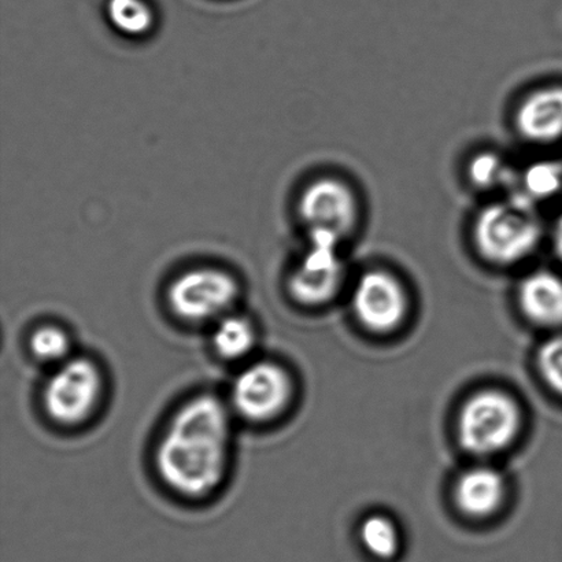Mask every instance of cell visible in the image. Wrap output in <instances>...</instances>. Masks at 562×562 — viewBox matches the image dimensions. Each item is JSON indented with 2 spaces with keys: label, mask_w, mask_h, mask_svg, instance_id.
<instances>
[{
  "label": "cell",
  "mask_w": 562,
  "mask_h": 562,
  "mask_svg": "<svg viewBox=\"0 0 562 562\" xmlns=\"http://www.w3.org/2000/svg\"><path fill=\"white\" fill-rule=\"evenodd\" d=\"M234 413L220 396H191L170 416L158 439L156 470L180 497H211L223 486L234 443Z\"/></svg>",
  "instance_id": "obj_1"
},
{
  "label": "cell",
  "mask_w": 562,
  "mask_h": 562,
  "mask_svg": "<svg viewBox=\"0 0 562 562\" xmlns=\"http://www.w3.org/2000/svg\"><path fill=\"white\" fill-rule=\"evenodd\" d=\"M472 238L479 255L494 266L527 260L543 238L537 203L516 190L506 200L483 207L473 222Z\"/></svg>",
  "instance_id": "obj_2"
},
{
  "label": "cell",
  "mask_w": 562,
  "mask_h": 562,
  "mask_svg": "<svg viewBox=\"0 0 562 562\" xmlns=\"http://www.w3.org/2000/svg\"><path fill=\"white\" fill-rule=\"evenodd\" d=\"M104 376L90 357L74 356L53 368L43 389V409L63 427H79L95 415L103 398Z\"/></svg>",
  "instance_id": "obj_3"
},
{
  "label": "cell",
  "mask_w": 562,
  "mask_h": 562,
  "mask_svg": "<svg viewBox=\"0 0 562 562\" xmlns=\"http://www.w3.org/2000/svg\"><path fill=\"white\" fill-rule=\"evenodd\" d=\"M240 284L224 269L201 267L179 274L167 291L170 312L190 324L216 323L233 313Z\"/></svg>",
  "instance_id": "obj_4"
},
{
  "label": "cell",
  "mask_w": 562,
  "mask_h": 562,
  "mask_svg": "<svg viewBox=\"0 0 562 562\" xmlns=\"http://www.w3.org/2000/svg\"><path fill=\"white\" fill-rule=\"evenodd\" d=\"M292 382L285 369L273 361H255L236 374L228 405L235 416L247 423L274 420L289 406Z\"/></svg>",
  "instance_id": "obj_5"
},
{
  "label": "cell",
  "mask_w": 562,
  "mask_h": 562,
  "mask_svg": "<svg viewBox=\"0 0 562 562\" xmlns=\"http://www.w3.org/2000/svg\"><path fill=\"white\" fill-rule=\"evenodd\" d=\"M520 413L508 395L484 391L464 405L459 422L462 448L473 454H493L515 439Z\"/></svg>",
  "instance_id": "obj_6"
},
{
  "label": "cell",
  "mask_w": 562,
  "mask_h": 562,
  "mask_svg": "<svg viewBox=\"0 0 562 562\" xmlns=\"http://www.w3.org/2000/svg\"><path fill=\"white\" fill-rule=\"evenodd\" d=\"M297 214L308 234H324L344 241L355 233L360 205L350 186L336 178L312 181L297 202Z\"/></svg>",
  "instance_id": "obj_7"
},
{
  "label": "cell",
  "mask_w": 562,
  "mask_h": 562,
  "mask_svg": "<svg viewBox=\"0 0 562 562\" xmlns=\"http://www.w3.org/2000/svg\"><path fill=\"white\" fill-rule=\"evenodd\" d=\"M311 245L289 279L292 297L303 305H322L336 294L344 280L341 241L330 235L308 234Z\"/></svg>",
  "instance_id": "obj_8"
},
{
  "label": "cell",
  "mask_w": 562,
  "mask_h": 562,
  "mask_svg": "<svg viewBox=\"0 0 562 562\" xmlns=\"http://www.w3.org/2000/svg\"><path fill=\"white\" fill-rule=\"evenodd\" d=\"M352 305L363 325L378 333H385L398 327L405 316V290L391 273L368 272L358 280Z\"/></svg>",
  "instance_id": "obj_9"
},
{
  "label": "cell",
  "mask_w": 562,
  "mask_h": 562,
  "mask_svg": "<svg viewBox=\"0 0 562 562\" xmlns=\"http://www.w3.org/2000/svg\"><path fill=\"white\" fill-rule=\"evenodd\" d=\"M517 134L532 145L562 140V86H547L528 93L516 110Z\"/></svg>",
  "instance_id": "obj_10"
},
{
  "label": "cell",
  "mask_w": 562,
  "mask_h": 562,
  "mask_svg": "<svg viewBox=\"0 0 562 562\" xmlns=\"http://www.w3.org/2000/svg\"><path fill=\"white\" fill-rule=\"evenodd\" d=\"M520 303L528 317L538 324H562V278L550 271H537L522 280Z\"/></svg>",
  "instance_id": "obj_11"
},
{
  "label": "cell",
  "mask_w": 562,
  "mask_h": 562,
  "mask_svg": "<svg viewBox=\"0 0 562 562\" xmlns=\"http://www.w3.org/2000/svg\"><path fill=\"white\" fill-rule=\"evenodd\" d=\"M505 484L499 473L490 468L467 472L457 484V503L465 514L476 517L492 515L503 503Z\"/></svg>",
  "instance_id": "obj_12"
},
{
  "label": "cell",
  "mask_w": 562,
  "mask_h": 562,
  "mask_svg": "<svg viewBox=\"0 0 562 562\" xmlns=\"http://www.w3.org/2000/svg\"><path fill=\"white\" fill-rule=\"evenodd\" d=\"M257 328L252 319L239 313H228L213 324L212 347L224 361H241L257 345Z\"/></svg>",
  "instance_id": "obj_13"
},
{
  "label": "cell",
  "mask_w": 562,
  "mask_h": 562,
  "mask_svg": "<svg viewBox=\"0 0 562 562\" xmlns=\"http://www.w3.org/2000/svg\"><path fill=\"white\" fill-rule=\"evenodd\" d=\"M517 183V191L533 203L550 200L562 191V162L554 159L533 162L519 176Z\"/></svg>",
  "instance_id": "obj_14"
},
{
  "label": "cell",
  "mask_w": 562,
  "mask_h": 562,
  "mask_svg": "<svg viewBox=\"0 0 562 562\" xmlns=\"http://www.w3.org/2000/svg\"><path fill=\"white\" fill-rule=\"evenodd\" d=\"M30 350L35 360L47 363L53 368L59 363L68 361L74 357V344H71L68 330L59 325L43 324L41 327L33 329L30 336Z\"/></svg>",
  "instance_id": "obj_15"
},
{
  "label": "cell",
  "mask_w": 562,
  "mask_h": 562,
  "mask_svg": "<svg viewBox=\"0 0 562 562\" xmlns=\"http://www.w3.org/2000/svg\"><path fill=\"white\" fill-rule=\"evenodd\" d=\"M468 178L479 190H497L519 181L510 165L497 153L484 151L471 159L468 165Z\"/></svg>",
  "instance_id": "obj_16"
},
{
  "label": "cell",
  "mask_w": 562,
  "mask_h": 562,
  "mask_svg": "<svg viewBox=\"0 0 562 562\" xmlns=\"http://www.w3.org/2000/svg\"><path fill=\"white\" fill-rule=\"evenodd\" d=\"M108 15L115 30L128 36L147 35L154 25L153 10L145 0H109Z\"/></svg>",
  "instance_id": "obj_17"
},
{
  "label": "cell",
  "mask_w": 562,
  "mask_h": 562,
  "mask_svg": "<svg viewBox=\"0 0 562 562\" xmlns=\"http://www.w3.org/2000/svg\"><path fill=\"white\" fill-rule=\"evenodd\" d=\"M361 541L367 552L378 560H393L400 552L398 530L383 516H372L363 521Z\"/></svg>",
  "instance_id": "obj_18"
},
{
  "label": "cell",
  "mask_w": 562,
  "mask_h": 562,
  "mask_svg": "<svg viewBox=\"0 0 562 562\" xmlns=\"http://www.w3.org/2000/svg\"><path fill=\"white\" fill-rule=\"evenodd\" d=\"M539 369L550 387L562 395V336L542 346L539 351Z\"/></svg>",
  "instance_id": "obj_19"
},
{
  "label": "cell",
  "mask_w": 562,
  "mask_h": 562,
  "mask_svg": "<svg viewBox=\"0 0 562 562\" xmlns=\"http://www.w3.org/2000/svg\"><path fill=\"white\" fill-rule=\"evenodd\" d=\"M552 244L554 247L555 256L562 262V214L555 220L552 231Z\"/></svg>",
  "instance_id": "obj_20"
}]
</instances>
